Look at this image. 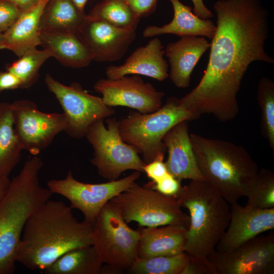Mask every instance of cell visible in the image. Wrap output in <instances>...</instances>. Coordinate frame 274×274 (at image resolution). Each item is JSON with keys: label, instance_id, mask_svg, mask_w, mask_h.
Instances as JSON below:
<instances>
[{"label": "cell", "instance_id": "1", "mask_svg": "<svg viewBox=\"0 0 274 274\" xmlns=\"http://www.w3.org/2000/svg\"><path fill=\"white\" fill-rule=\"evenodd\" d=\"M216 29L208 63L198 84L179 98L198 118L212 115L225 122L239 112L237 95L254 62L274 63L265 48L268 14L261 0H218L213 6Z\"/></svg>", "mask_w": 274, "mask_h": 274}, {"label": "cell", "instance_id": "2", "mask_svg": "<svg viewBox=\"0 0 274 274\" xmlns=\"http://www.w3.org/2000/svg\"><path fill=\"white\" fill-rule=\"evenodd\" d=\"M92 225L79 222L63 202L49 199L28 219L18 248L16 262L44 270L66 252L93 245Z\"/></svg>", "mask_w": 274, "mask_h": 274}, {"label": "cell", "instance_id": "3", "mask_svg": "<svg viewBox=\"0 0 274 274\" xmlns=\"http://www.w3.org/2000/svg\"><path fill=\"white\" fill-rule=\"evenodd\" d=\"M43 166V160L37 155L28 158L0 199V274L14 273L25 225L52 195L40 184Z\"/></svg>", "mask_w": 274, "mask_h": 274}, {"label": "cell", "instance_id": "4", "mask_svg": "<svg viewBox=\"0 0 274 274\" xmlns=\"http://www.w3.org/2000/svg\"><path fill=\"white\" fill-rule=\"evenodd\" d=\"M190 139L199 169L205 181L228 203L246 196L259 168L242 146L191 133Z\"/></svg>", "mask_w": 274, "mask_h": 274}, {"label": "cell", "instance_id": "5", "mask_svg": "<svg viewBox=\"0 0 274 274\" xmlns=\"http://www.w3.org/2000/svg\"><path fill=\"white\" fill-rule=\"evenodd\" d=\"M176 198L189 213L184 252L190 256L208 257L228 225L229 203L204 180H191L182 186Z\"/></svg>", "mask_w": 274, "mask_h": 274}, {"label": "cell", "instance_id": "6", "mask_svg": "<svg viewBox=\"0 0 274 274\" xmlns=\"http://www.w3.org/2000/svg\"><path fill=\"white\" fill-rule=\"evenodd\" d=\"M197 118L181 103L179 98L171 96L152 113L132 112L118 120L119 131L124 141L141 154L143 160L148 163L157 159H164L166 149L162 139L172 128L182 121Z\"/></svg>", "mask_w": 274, "mask_h": 274}, {"label": "cell", "instance_id": "7", "mask_svg": "<svg viewBox=\"0 0 274 274\" xmlns=\"http://www.w3.org/2000/svg\"><path fill=\"white\" fill-rule=\"evenodd\" d=\"M110 201L127 224L134 221L141 227L189 226V216L182 211L177 198L159 192L149 183L141 186L135 182Z\"/></svg>", "mask_w": 274, "mask_h": 274}, {"label": "cell", "instance_id": "8", "mask_svg": "<svg viewBox=\"0 0 274 274\" xmlns=\"http://www.w3.org/2000/svg\"><path fill=\"white\" fill-rule=\"evenodd\" d=\"M93 245L102 262L116 270L128 269L138 258L139 230L130 228L111 201L92 224Z\"/></svg>", "mask_w": 274, "mask_h": 274}, {"label": "cell", "instance_id": "9", "mask_svg": "<svg viewBox=\"0 0 274 274\" xmlns=\"http://www.w3.org/2000/svg\"><path fill=\"white\" fill-rule=\"evenodd\" d=\"M100 119L89 128L85 138L93 149L91 163L109 181L118 179L127 170L144 173L146 164L134 148L122 139L119 121L114 117Z\"/></svg>", "mask_w": 274, "mask_h": 274}, {"label": "cell", "instance_id": "10", "mask_svg": "<svg viewBox=\"0 0 274 274\" xmlns=\"http://www.w3.org/2000/svg\"><path fill=\"white\" fill-rule=\"evenodd\" d=\"M140 175V172L134 171L122 179L91 184L78 181L70 170L64 178L50 180L47 186L52 194L66 198L70 207L79 210L84 220L92 225L103 207L136 182Z\"/></svg>", "mask_w": 274, "mask_h": 274}, {"label": "cell", "instance_id": "11", "mask_svg": "<svg viewBox=\"0 0 274 274\" xmlns=\"http://www.w3.org/2000/svg\"><path fill=\"white\" fill-rule=\"evenodd\" d=\"M45 82L63 111L67 121L65 132L71 138L81 139L85 137L93 123L115 113L113 107L104 102L101 97L89 94L77 83L67 86L49 74L45 75Z\"/></svg>", "mask_w": 274, "mask_h": 274}, {"label": "cell", "instance_id": "12", "mask_svg": "<svg viewBox=\"0 0 274 274\" xmlns=\"http://www.w3.org/2000/svg\"><path fill=\"white\" fill-rule=\"evenodd\" d=\"M14 128L23 150L38 155L55 136L65 131L67 121L63 113H45L33 101L22 99L12 103Z\"/></svg>", "mask_w": 274, "mask_h": 274}, {"label": "cell", "instance_id": "13", "mask_svg": "<svg viewBox=\"0 0 274 274\" xmlns=\"http://www.w3.org/2000/svg\"><path fill=\"white\" fill-rule=\"evenodd\" d=\"M217 274H273L274 233L259 234L225 252L208 256Z\"/></svg>", "mask_w": 274, "mask_h": 274}, {"label": "cell", "instance_id": "14", "mask_svg": "<svg viewBox=\"0 0 274 274\" xmlns=\"http://www.w3.org/2000/svg\"><path fill=\"white\" fill-rule=\"evenodd\" d=\"M101 95L108 106L126 107L142 114L152 113L162 105L164 95L150 82H145L137 75L124 76L116 79H100L93 86Z\"/></svg>", "mask_w": 274, "mask_h": 274}, {"label": "cell", "instance_id": "15", "mask_svg": "<svg viewBox=\"0 0 274 274\" xmlns=\"http://www.w3.org/2000/svg\"><path fill=\"white\" fill-rule=\"evenodd\" d=\"M78 33L90 50L94 60L109 62L121 59L136 37V29L120 28L88 18Z\"/></svg>", "mask_w": 274, "mask_h": 274}, {"label": "cell", "instance_id": "16", "mask_svg": "<svg viewBox=\"0 0 274 274\" xmlns=\"http://www.w3.org/2000/svg\"><path fill=\"white\" fill-rule=\"evenodd\" d=\"M230 221L215 250L220 252L232 250L247 241L274 228V208L259 209L230 204Z\"/></svg>", "mask_w": 274, "mask_h": 274}, {"label": "cell", "instance_id": "17", "mask_svg": "<svg viewBox=\"0 0 274 274\" xmlns=\"http://www.w3.org/2000/svg\"><path fill=\"white\" fill-rule=\"evenodd\" d=\"M164 47L157 38L136 49L124 62L119 65H110L105 73L109 79L137 75L147 76L162 82L168 77V64L165 59Z\"/></svg>", "mask_w": 274, "mask_h": 274}, {"label": "cell", "instance_id": "18", "mask_svg": "<svg viewBox=\"0 0 274 274\" xmlns=\"http://www.w3.org/2000/svg\"><path fill=\"white\" fill-rule=\"evenodd\" d=\"M189 121H182L172 128L162 141L168 152L165 162L168 172L181 181L204 180L198 167L189 133Z\"/></svg>", "mask_w": 274, "mask_h": 274}, {"label": "cell", "instance_id": "19", "mask_svg": "<svg viewBox=\"0 0 274 274\" xmlns=\"http://www.w3.org/2000/svg\"><path fill=\"white\" fill-rule=\"evenodd\" d=\"M210 47L206 38L201 36H184L164 48L168 60V77L178 88L189 86L191 75L201 57Z\"/></svg>", "mask_w": 274, "mask_h": 274}, {"label": "cell", "instance_id": "20", "mask_svg": "<svg viewBox=\"0 0 274 274\" xmlns=\"http://www.w3.org/2000/svg\"><path fill=\"white\" fill-rule=\"evenodd\" d=\"M49 0H41L30 8L21 12L18 17L0 34V50L12 51L18 57L40 45V22Z\"/></svg>", "mask_w": 274, "mask_h": 274}, {"label": "cell", "instance_id": "21", "mask_svg": "<svg viewBox=\"0 0 274 274\" xmlns=\"http://www.w3.org/2000/svg\"><path fill=\"white\" fill-rule=\"evenodd\" d=\"M138 247V258L171 255L184 252L188 229L179 225L142 227Z\"/></svg>", "mask_w": 274, "mask_h": 274}, {"label": "cell", "instance_id": "22", "mask_svg": "<svg viewBox=\"0 0 274 274\" xmlns=\"http://www.w3.org/2000/svg\"><path fill=\"white\" fill-rule=\"evenodd\" d=\"M40 42L52 57L65 66L84 67L94 60L92 53L78 32L41 31Z\"/></svg>", "mask_w": 274, "mask_h": 274}, {"label": "cell", "instance_id": "23", "mask_svg": "<svg viewBox=\"0 0 274 274\" xmlns=\"http://www.w3.org/2000/svg\"><path fill=\"white\" fill-rule=\"evenodd\" d=\"M169 1L174 10L172 20L162 26H148L143 32L144 37L172 34L181 37L194 36L213 39L216 26L212 20L199 18L193 13L192 7L183 4L180 0Z\"/></svg>", "mask_w": 274, "mask_h": 274}, {"label": "cell", "instance_id": "24", "mask_svg": "<svg viewBox=\"0 0 274 274\" xmlns=\"http://www.w3.org/2000/svg\"><path fill=\"white\" fill-rule=\"evenodd\" d=\"M103 263L93 245L80 247L64 253L43 271L46 274H100Z\"/></svg>", "mask_w": 274, "mask_h": 274}, {"label": "cell", "instance_id": "25", "mask_svg": "<svg viewBox=\"0 0 274 274\" xmlns=\"http://www.w3.org/2000/svg\"><path fill=\"white\" fill-rule=\"evenodd\" d=\"M86 15L72 0H49L41 18L40 30L78 32Z\"/></svg>", "mask_w": 274, "mask_h": 274}, {"label": "cell", "instance_id": "26", "mask_svg": "<svg viewBox=\"0 0 274 274\" xmlns=\"http://www.w3.org/2000/svg\"><path fill=\"white\" fill-rule=\"evenodd\" d=\"M23 150L14 128L12 104L0 102V177H7L19 162Z\"/></svg>", "mask_w": 274, "mask_h": 274}, {"label": "cell", "instance_id": "27", "mask_svg": "<svg viewBox=\"0 0 274 274\" xmlns=\"http://www.w3.org/2000/svg\"><path fill=\"white\" fill-rule=\"evenodd\" d=\"M87 16L125 29H136L141 19L128 3L122 0H104L96 5Z\"/></svg>", "mask_w": 274, "mask_h": 274}, {"label": "cell", "instance_id": "28", "mask_svg": "<svg viewBox=\"0 0 274 274\" xmlns=\"http://www.w3.org/2000/svg\"><path fill=\"white\" fill-rule=\"evenodd\" d=\"M189 255L186 252L135 260L128 271L135 274H184Z\"/></svg>", "mask_w": 274, "mask_h": 274}, {"label": "cell", "instance_id": "29", "mask_svg": "<svg viewBox=\"0 0 274 274\" xmlns=\"http://www.w3.org/2000/svg\"><path fill=\"white\" fill-rule=\"evenodd\" d=\"M51 54L46 49L37 48L25 52L19 59L9 65L6 70L17 76L21 82V89L30 88L39 77V72L43 64Z\"/></svg>", "mask_w": 274, "mask_h": 274}, {"label": "cell", "instance_id": "30", "mask_svg": "<svg viewBox=\"0 0 274 274\" xmlns=\"http://www.w3.org/2000/svg\"><path fill=\"white\" fill-rule=\"evenodd\" d=\"M257 100L261 111L262 133L274 150V83L272 80L263 77L259 80Z\"/></svg>", "mask_w": 274, "mask_h": 274}, {"label": "cell", "instance_id": "31", "mask_svg": "<svg viewBox=\"0 0 274 274\" xmlns=\"http://www.w3.org/2000/svg\"><path fill=\"white\" fill-rule=\"evenodd\" d=\"M247 206L259 209L274 208V175L269 169L259 170L256 180L246 195Z\"/></svg>", "mask_w": 274, "mask_h": 274}, {"label": "cell", "instance_id": "32", "mask_svg": "<svg viewBox=\"0 0 274 274\" xmlns=\"http://www.w3.org/2000/svg\"><path fill=\"white\" fill-rule=\"evenodd\" d=\"M181 182L168 173L158 181L155 183L151 182L149 184L154 189L159 192L166 196L177 198L182 188Z\"/></svg>", "mask_w": 274, "mask_h": 274}, {"label": "cell", "instance_id": "33", "mask_svg": "<svg viewBox=\"0 0 274 274\" xmlns=\"http://www.w3.org/2000/svg\"><path fill=\"white\" fill-rule=\"evenodd\" d=\"M184 274H217V273L215 267L207 257L189 255V262Z\"/></svg>", "mask_w": 274, "mask_h": 274}, {"label": "cell", "instance_id": "34", "mask_svg": "<svg viewBox=\"0 0 274 274\" xmlns=\"http://www.w3.org/2000/svg\"><path fill=\"white\" fill-rule=\"evenodd\" d=\"M21 11L7 0H0V34L6 30L16 20Z\"/></svg>", "mask_w": 274, "mask_h": 274}, {"label": "cell", "instance_id": "35", "mask_svg": "<svg viewBox=\"0 0 274 274\" xmlns=\"http://www.w3.org/2000/svg\"><path fill=\"white\" fill-rule=\"evenodd\" d=\"M144 173L155 183L168 172L163 159H157L148 163H146L143 167Z\"/></svg>", "mask_w": 274, "mask_h": 274}, {"label": "cell", "instance_id": "36", "mask_svg": "<svg viewBox=\"0 0 274 274\" xmlns=\"http://www.w3.org/2000/svg\"><path fill=\"white\" fill-rule=\"evenodd\" d=\"M158 0H129L127 2L133 12L139 17L149 14L155 9Z\"/></svg>", "mask_w": 274, "mask_h": 274}, {"label": "cell", "instance_id": "37", "mask_svg": "<svg viewBox=\"0 0 274 274\" xmlns=\"http://www.w3.org/2000/svg\"><path fill=\"white\" fill-rule=\"evenodd\" d=\"M21 88V82L17 76L8 71H0V92Z\"/></svg>", "mask_w": 274, "mask_h": 274}, {"label": "cell", "instance_id": "38", "mask_svg": "<svg viewBox=\"0 0 274 274\" xmlns=\"http://www.w3.org/2000/svg\"><path fill=\"white\" fill-rule=\"evenodd\" d=\"M193 5V12L203 19H211L213 17L212 11L204 4L203 0H191Z\"/></svg>", "mask_w": 274, "mask_h": 274}, {"label": "cell", "instance_id": "39", "mask_svg": "<svg viewBox=\"0 0 274 274\" xmlns=\"http://www.w3.org/2000/svg\"><path fill=\"white\" fill-rule=\"evenodd\" d=\"M13 4L21 12L26 10L41 0H7Z\"/></svg>", "mask_w": 274, "mask_h": 274}, {"label": "cell", "instance_id": "40", "mask_svg": "<svg viewBox=\"0 0 274 274\" xmlns=\"http://www.w3.org/2000/svg\"><path fill=\"white\" fill-rule=\"evenodd\" d=\"M10 182V180L9 179V177H0V199L6 191Z\"/></svg>", "mask_w": 274, "mask_h": 274}, {"label": "cell", "instance_id": "41", "mask_svg": "<svg viewBox=\"0 0 274 274\" xmlns=\"http://www.w3.org/2000/svg\"><path fill=\"white\" fill-rule=\"evenodd\" d=\"M72 1L80 11L84 12L85 6L88 0H72Z\"/></svg>", "mask_w": 274, "mask_h": 274}, {"label": "cell", "instance_id": "42", "mask_svg": "<svg viewBox=\"0 0 274 274\" xmlns=\"http://www.w3.org/2000/svg\"><path fill=\"white\" fill-rule=\"evenodd\" d=\"M122 1H125V2H127L129 0H122Z\"/></svg>", "mask_w": 274, "mask_h": 274}]
</instances>
